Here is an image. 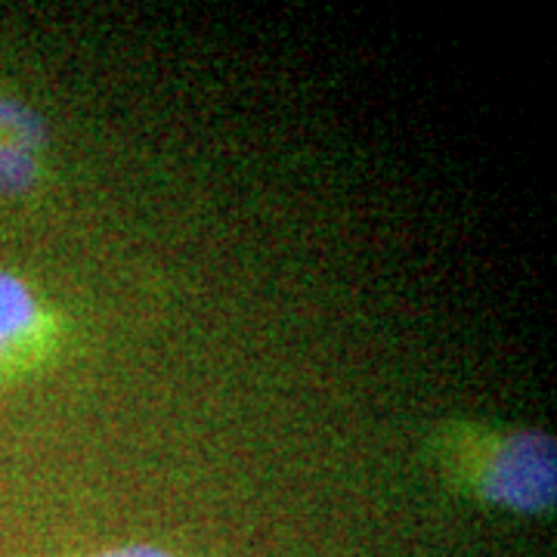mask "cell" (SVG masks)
<instances>
[{
	"label": "cell",
	"mask_w": 557,
	"mask_h": 557,
	"mask_svg": "<svg viewBox=\"0 0 557 557\" xmlns=\"http://www.w3.org/2000/svg\"><path fill=\"white\" fill-rule=\"evenodd\" d=\"M480 493L515 511L539 515L555 505L557 443L542 431H523L508 437L490 461Z\"/></svg>",
	"instance_id": "cell-1"
},
{
	"label": "cell",
	"mask_w": 557,
	"mask_h": 557,
	"mask_svg": "<svg viewBox=\"0 0 557 557\" xmlns=\"http://www.w3.org/2000/svg\"><path fill=\"white\" fill-rule=\"evenodd\" d=\"M100 557H174L164 548H156V545H127V548H115V552H106Z\"/></svg>",
	"instance_id": "cell-5"
},
{
	"label": "cell",
	"mask_w": 557,
	"mask_h": 557,
	"mask_svg": "<svg viewBox=\"0 0 557 557\" xmlns=\"http://www.w3.org/2000/svg\"><path fill=\"white\" fill-rule=\"evenodd\" d=\"M38 164L35 156L22 146L0 143V196H22L35 186Z\"/></svg>",
	"instance_id": "cell-4"
},
{
	"label": "cell",
	"mask_w": 557,
	"mask_h": 557,
	"mask_svg": "<svg viewBox=\"0 0 557 557\" xmlns=\"http://www.w3.org/2000/svg\"><path fill=\"white\" fill-rule=\"evenodd\" d=\"M38 304L32 288L13 273L0 270V354L35 325Z\"/></svg>",
	"instance_id": "cell-2"
},
{
	"label": "cell",
	"mask_w": 557,
	"mask_h": 557,
	"mask_svg": "<svg viewBox=\"0 0 557 557\" xmlns=\"http://www.w3.org/2000/svg\"><path fill=\"white\" fill-rule=\"evenodd\" d=\"M0 143H10V146H22L28 152L40 149L47 143V127L44 121L25 109L22 102L7 100L0 97Z\"/></svg>",
	"instance_id": "cell-3"
}]
</instances>
